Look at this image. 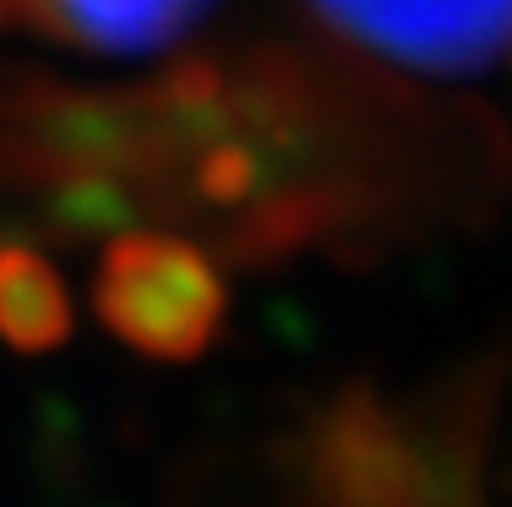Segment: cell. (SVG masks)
Listing matches in <instances>:
<instances>
[{"instance_id": "cell-1", "label": "cell", "mask_w": 512, "mask_h": 507, "mask_svg": "<svg viewBox=\"0 0 512 507\" xmlns=\"http://www.w3.org/2000/svg\"><path fill=\"white\" fill-rule=\"evenodd\" d=\"M93 311L126 349L180 366L213 344L224 322V279L191 240L126 229L99 257Z\"/></svg>"}, {"instance_id": "cell-2", "label": "cell", "mask_w": 512, "mask_h": 507, "mask_svg": "<svg viewBox=\"0 0 512 507\" xmlns=\"http://www.w3.org/2000/svg\"><path fill=\"white\" fill-rule=\"evenodd\" d=\"M360 50L425 71L485 66L512 50V0H311Z\"/></svg>"}, {"instance_id": "cell-3", "label": "cell", "mask_w": 512, "mask_h": 507, "mask_svg": "<svg viewBox=\"0 0 512 507\" xmlns=\"http://www.w3.org/2000/svg\"><path fill=\"white\" fill-rule=\"evenodd\" d=\"M55 44L88 55H153L169 50L213 11V0H11Z\"/></svg>"}, {"instance_id": "cell-4", "label": "cell", "mask_w": 512, "mask_h": 507, "mask_svg": "<svg viewBox=\"0 0 512 507\" xmlns=\"http://www.w3.org/2000/svg\"><path fill=\"white\" fill-rule=\"evenodd\" d=\"M71 338V295L33 246H0V344L17 355H50Z\"/></svg>"}, {"instance_id": "cell-5", "label": "cell", "mask_w": 512, "mask_h": 507, "mask_svg": "<svg viewBox=\"0 0 512 507\" xmlns=\"http://www.w3.org/2000/svg\"><path fill=\"white\" fill-rule=\"evenodd\" d=\"M11 17H17V6H11V0H0V28H6Z\"/></svg>"}]
</instances>
